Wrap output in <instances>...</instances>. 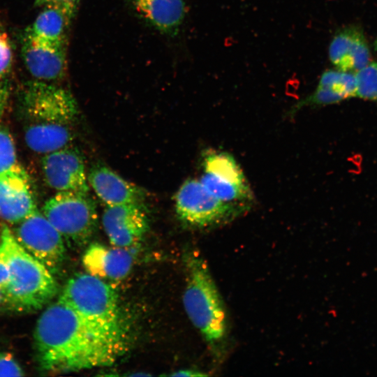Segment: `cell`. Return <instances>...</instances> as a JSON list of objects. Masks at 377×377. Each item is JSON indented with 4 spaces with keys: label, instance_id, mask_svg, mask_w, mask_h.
Instances as JSON below:
<instances>
[{
    "label": "cell",
    "instance_id": "obj_17",
    "mask_svg": "<svg viewBox=\"0 0 377 377\" xmlns=\"http://www.w3.org/2000/svg\"><path fill=\"white\" fill-rule=\"evenodd\" d=\"M355 73L341 70H327L320 77L315 91L295 105L296 112L306 106H319L338 103L355 97Z\"/></svg>",
    "mask_w": 377,
    "mask_h": 377
},
{
    "label": "cell",
    "instance_id": "obj_23",
    "mask_svg": "<svg viewBox=\"0 0 377 377\" xmlns=\"http://www.w3.org/2000/svg\"><path fill=\"white\" fill-rule=\"evenodd\" d=\"M24 371L14 358L13 355L7 352L0 353V376H22Z\"/></svg>",
    "mask_w": 377,
    "mask_h": 377
},
{
    "label": "cell",
    "instance_id": "obj_22",
    "mask_svg": "<svg viewBox=\"0 0 377 377\" xmlns=\"http://www.w3.org/2000/svg\"><path fill=\"white\" fill-rule=\"evenodd\" d=\"M13 63V48L7 33L0 28V80L10 71Z\"/></svg>",
    "mask_w": 377,
    "mask_h": 377
},
{
    "label": "cell",
    "instance_id": "obj_3",
    "mask_svg": "<svg viewBox=\"0 0 377 377\" xmlns=\"http://www.w3.org/2000/svg\"><path fill=\"white\" fill-rule=\"evenodd\" d=\"M0 258L10 271L9 281L2 290V302L9 309L35 311L56 295L58 287L53 274L17 242L5 225L0 237Z\"/></svg>",
    "mask_w": 377,
    "mask_h": 377
},
{
    "label": "cell",
    "instance_id": "obj_21",
    "mask_svg": "<svg viewBox=\"0 0 377 377\" xmlns=\"http://www.w3.org/2000/svg\"><path fill=\"white\" fill-rule=\"evenodd\" d=\"M355 77V97L377 103V61L369 62Z\"/></svg>",
    "mask_w": 377,
    "mask_h": 377
},
{
    "label": "cell",
    "instance_id": "obj_8",
    "mask_svg": "<svg viewBox=\"0 0 377 377\" xmlns=\"http://www.w3.org/2000/svg\"><path fill=\"white\" fill-rule=\"evenodd\" d=\"M204 173L200 182L223 202L248 208L253 195L236 159L221 151L207 152L203 161Z\"/></svg>",
    "mask_w": 377,
    "mask_h": 377
},
{
    "label": "cell",
    "instance_id": "obj_25",
    "mask_svg": "<svg viewBox=\"0 0 377 377\" xmlns=\"http://www.w3.org/2000/svg\"><path fill=\"white\" fill-rule=\"evenodd\" d=\"M10 279V271L7 263L0 258V289L3 290Z\"/></svg>",
    "mask_w": 377,
    "mask_h": 377
},
{
    "label": "cell",
    "instance_id": "obj_12",
    "mask_svg": "<svg viewBox=\"0 0 377 377\" xmlns=\"http://www.w3.org/2000/svg\"><path fill=\"white\" fill-rule=\"evenodd\" d=\"M21 53L29 73L37 80L61 79L66 68V47L37 39L24 31Z\"/></svg>",
    "mask_w": 377,
    "mask_h": 377
},
{
    "label": "cell",
    "instance_id": "obj_11",
    "mask_svg": "<svg viewBox=\"0 0 377 377\" xmlns=\"http://www.w3.org/2000/svg\"><path fill=\"white\" fill-rule=\"evenodd\" d=\"M46 184L60 191L88 193L89 184L82 155L68 147L45 154L41 161Z\"/></svg>",
    "mask_w": 377,
    "mask_h": 377
},
{
    "label": "cell",
    "instance_id": "obj_4",
    "mask_svg": "<svg viewBox=\"0 0 377 377\" xmlns=\"http://www.w3.org/2000/svg\"><path fill=\"white\" fill-rule=\"evenodd\" d=\"M185 311L206 342L215 350L224 349L228 333L227 314L209 267L195 251L186 257Z\"/></svg>",
    "mask_w": 377,
    "mask_h": 377
},
{
    "label": "cell",
    "instance_id": "obj_28",
    "mask_svg": "<svg viewBox=\"0 0 377 377\" xmlns=\"http://www.w3.org/2000/svg\"><path fill=\"white\" fill-rule=\"evenodd\" d=\"M3 300V292L2 290L0 289V302Z\"/></svg>",
    "mask_w": 377,
    "mask_h": 377
},
{
    "label": "cell",
    "instance_id": "obj_29",
    "mask_svg": "<svg viewBox=\"0 0 377 377\" xmlns=\"http://www.w3.org/2000/svg\"><path fill=\"white\" fill-rule=\"evenodd\" d=\"M374 47H375L376 50L377 51V38L376 39L374 42Z\"/></svg>",
    "mask_w": 377,
    "mask_h": 377
},
{
    "label": "cell",
    "instance_id": "obj_6",
    "mask_svg": "<svg viewBox=\"0 0 377 377\" xmlns=\"http://www.w3.org/2000/svg\"><path fill=\"white\" fill-rule=\"evenodd\" d=\"M41 212L64 239L76 245L87 242L97 227L96 205L88 193L57 192L45 202Z\"/></svg>",
    "mask_w": 377,
    "mask_h": 377
},
{
    "label": "cell",
    "instance_id": "obj_7",
    "mask_svg": "<svg viewBox=\"0 0 377 377\" xmlns=\"http://www.w3.org/2000/svg\"><path fill=\"white\" fill-rule=\"evenodd\" d=\"M179 219L194 228H208L227 223L248 208L229 204L213 195L200 180L185 181L175 195Z\"/></svg>",
    "mask_w": 377,
    "mask_h": 377
},
{
    "label": "cell",
    "instance_id": "obj_10",
    "mask_svg": "<svg viewBox=\"0 0 377 377\" xmlns=\"http://www.w3.org/2000/svg\"><path fill=\"white\" fill-rule=\"evenodd\" d=\"M102 223L113 246L131 249L138 245L149 230V219L142 204L106 206Z\"/></svg>",
    "mask_w": 377,
    "mask_h": 377
},
{
    "label": "cell",
    "instance_id": "obj_1",
    "mask_svg": "<svg viewBox=\"0 0 377 377\" xmlns=\"http://www.w3.org/2000/svg\"><path fill=\"white\" fill-rule=\"evenodd\" d=\"M40 367L48 371H77L110 366L126 349L125 332L102 328L58 300L38 318L34 332Z\"/></svg>",
    "mask_w": 377,
    "mask_h": 377
},
{
    "label": "cell",
    "instance_id": "obj_20",
    "mask_svg": "<svg viewBox=\"0 0 377 377\" xmlns=\"http://www.w3.org/2000/svg\"><path fill=\"white\" fill-rule=\"evenodd\" d=\"M27 172L19 163L14 141L8 131L0 129V178Z\"/></svg>",
    "mask_w": 377,
    "mask_h": 377
},
{
    "label": "cell",
    "instance_id": "obj_18",
    "mask_svg": "<svg viewBox=\"0 0 377 377\" xmlns=\"http://www.w3.org/2000/svg\"><path fill=\"white\" fill-rule=\"evenodd\" d=\"M132 3L143 20L165 34H176L186 15V0H132Z\"/></svg>",
    "mask_w": 377,
    "mask_h": 377
},
{
    "label": "cell",
    "instance_id": "obj_31",
    "mask_svg": "<svg viewBox=\"0 0 377 377\" xmlns=\"http://www.w3.org/2000/svg\"><path fill=\"white\" fill-rule=\"evenodd\" d=\"M2 112H0V115L1 114Z\"/></svg>",
    "mask_w": 377,
    "mask_h": 377
},
{
    "label": "cell",
    "instance_id": "obj_16",
    "mask_svg": "<svg viewBox=\"0 0 377 377\" xmlns=\"http://www.w3.org/2000/svg\"><path fill=\"white\" fill-rule=\"evenodd\" d=\"M25 175L0 178V218L16 225L36 209Z\"/></svg>",
    "mask_w": 377,
    "mask_h": 377
},
{
    "label": "cell",
    "instance_id": "obj_26",
    "mask_svg": "<svg viewBox=\"0 0 377 377\" xmlns=\"http://www.w3.org/2000/svg\"><path fill=\"white\" fill-rule=\"evenodd\" d=\"M8 95V87L7 83L0 80V112H2L6 103Z\"/></svg>",
    "mask_w": 377,
    "mask_h": 377
},
{
    "label": "cell",
    "instance_id": "obj_19",
    "mask_svg": "<svg viewBox=\"0 0 377 377\" xmlns=\"http://www.w3.org/2000/svg\"><path fill=\"white\" fill-rule=\"evenodd\" d=\"M43 7L25 32L48 43L66 46L67 33L73 17L56 5H45Z\"/></svg>",
    "mask_w": 377,
    "mask_h": 377
},
{
    "label": "cell",
    "instance_id": "obj_27",
    "mask_svg": "<svg viewBox=\"0 0 377 377\" xmlns=\"http://www.w3.org/2000/svg\"><path fill=\"white\" fill-rule=\"evenodd\" d=\"M171 376H206L205 374H202L201 372L192 369H184L177 371L175 373L169 374Z\"/></svg>",
    "mask_w": 377,
    "mask_h": 377
},
{
    "label": "cell",
    "instance_id": "obj_9",
    "mask_svg": "<svg viewBox=\"0 0 377 377\" xmlns=\"http://www.w3.org/2000/svg\"><path fill=\"white\" fill-rule=\"evenodd\" d=\"M16 225L13 234L17 242L56 274L66 256L64 239L59 231L37 208Z\"/></svg>",
    "mask_w": 377,
    "mask_h": 377
},
{
    "label": "cell",
    "instance_id": "obj_2",
    "mask_svg": "<svg viewBox=\"0 0 377 377\" xmlns=\"http://www.w3.org/2000/svg\"><path fill=\"white\" fill-rule=\"evenodd\" d=\"M22 109L24 137L36 153L66 147L73 140L70 125L77 114V105L67 89L47 82H29L24 88Z\"/></svg>",
    "mask_w": 377,
    "mask_h": 377
},
{
    "label": "cell",
    "instance_id": "obj_14",
    "mask_svg": "<svg viewBox=\"0 0 377 377\" xmlns=\"http://www.w3.org/2000/svg\"><path fill=\"white\" fill-rule=\"evenodd\" d=\"M83 265L89 274L102 279L119 280L130 272L133 256L128 249L92 244L85 251Z\"/></svg>",
    "mask_w": 377,
    "mask_h": 377
},
{
    "label": "cell",
    "instance_id": "obj_30",
    "mask_svg": "<svg viewBox=\"0 0 377 377\" xmlns=\"http://www.w3.org/2000/svg\"><path fill=\"white\" fill-rule=\"evenodd\" d=\"M1 230H2V227H1L0 226V237H1Z\"/></svg>",
    "mask_w": 377,
    "mask_h": 377
},
{
    "label": "cell",
    "instance_id": "obj_15",
    "mask_svg": "<svg viewBox=\"0 0 377 377\" xmlns=\"http://www.w3.org/2000/svg\"><path fill=\"white\" fill-rule=\"evenodd\" d=\"M87 176L89 185L106 206L142 204L144 200V193L138 186L106 166L93 167Z\"/></svg>",
    "mask_w": 377,
    "mask_h": 377
},
{
    "label": "cell",
    "instance_id": "obj_5",
    "mask_svg": "<svg viewBox=\"0 0 377 377\" xmlns=\"http://www.w3.org/2000/svg\"><path fill=\"white\" fill-rule=\"evenodd\" d=\"M80 317L102 328L125 332L117 295L102 279L87 274L71 278L59 300Z\"/></svg>",
    "mask_w": 377,
    "mask_h": 377
},
{
    "label": "cell",
    "instance_id": "obj_24",
    "mask_svg": "<svg viewBox=\"0 0 377 377\" xmlns=\"http://www.w3.org/2000/svg\"><path fill=\"white\" fill-rule=\"evenodd\" d=\"M79 0H35V3L38 6L45 5H56L61 7L73 17L77 9Z\"/></svg>",
    "mask_w": 377,
    "mask_h": 377
},
{
    "label": "cell",
    "instance_id": "obj_13",
    "mask_svg": "<svg viewBox=\"0 0 377 377\" xmlns=\"http://www.w3.org/2000/svg\"><path fill=\"white\" fill-rule=\"evenodd\" d=\"M329 58L338 70L356 73L370 59V51L362 29L357 26L337 32L329 47Z\"/></svg>",
    "mask_w": 377,
    "mask_h": 377
}]
</instances>
